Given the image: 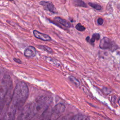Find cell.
Segmentation results:
<instances>
[{"label":"cell","instance_id":"cell-1","mask_svg":"<svg viewBox=\"0 0 120 120\" xmlns=\"http://www.w3.org/2000/svg\"><path fill=\"white\" fill-rule=\"evenodd\" d=\"M52 101L51 97L41 96L36 99L26 108L24 116L26 120H30L34 116L42 115L48 108Z\"/></svg>","mask_w":120,"mask_h":120},{"label":"cell","instance_id":"cell-2","mask_svg":"<svg viewBox=\"0 0 120 120\" xmlns=\"http://www.w3.org/2000/svg\"><path fill=\"white\" fill-rule=\"evenodd\" d=\"M29 88L26 83L21 82L16 84L11 98L10 106L17 110L23 107L29 96Z\"/></svg>","mask_w":120,"mask_h":120},{"label":"cell","instance_id":"cell-3","mask_svg":"<svg viewBox=\"0 0 120 120\" xmlns=\"http://www.w3.org/2000/svg\"><path fill=\"white\" fill-rule=\"evenodd\" d=\"M12 84V79L10 76L5 74L2 77L0 82V105H4V101L9 89Z\"/></svg>","mask_w":120,"mask_h":120},{"label":"cell","instance_id":"cell-4","mask_svg":"<svg viewBox=\"0 0 120 120\" xmlns=\"http://www.w3.org/2000/svg\"><path fill=\"white\" fill-rule=\"evenodd\" d=\"M65 106L61 103L55 105L45 120H58L65 110Z\"/></svg>","mask_w":120,"mask_h":120},{"label":"cell","instance_id":"cell-5","mask_svg":"<svg viewBox=\"0 0 120 120\" xmlns=\"http://www.w3.org/2000/svg\"><path fill=\"white\" fill-rule=\"evenodd\" d=\"M17 110L10 106L8 109L5 112L3 120H15Z\"/></svg>","mask_w":120,"mask_h":120},{"label":"cell","instance_id":"cell-6","mask_svg":"<svg viewBox=\"0 0 120 120\" xmlns=\"http://www.w3.org/2000/svg\"><path fill=\"white\" fill-rule=\"evenodd\" d=\"M112 42L110 39L107 37L103 38L99 43V47L102 49H107L110 48Z\"/></svg>","mask_w":120,"mask_h":120},{"label":"cell","instance_id":"cell-7","mask_svg":"<svg viewBox=\"0 0 120 120\" xmlns=\"http://www.w3.org/2000/svg\"><path fill=\"white\" fill-rule=\"evenodd\" d=\"M39 4L42 5L45 9H46L52 13H55L56 12V9L54 6L53 4L51 2L46 1H41L39 2Z\"/></svg>","mask_w":120,"mask_h":120},{"label":"cell","instance_id":"cell-8","mask_svg":"<svg viewBox=\"0 0 120 120\" xmlns=\"http://www.w3.org/2000/svg\"><path fill=\"white\" fill-rule=\"evenodd\" d=\"M33 33L35 38L40 40L43 41H50L52 40V38L48 35L41 33L37 30H34Z\"/></svg>","mask_w":120,"mask_h":120},{"label":"cell","instance_id":"cell-9","mask_svg":"<svg viewBox=\"0 0 120 120\" xmlns=\"http://www.w3.org/2000/svg\"><path fill=\"white\" fill-rule=\"evenodd\" d=\"M37 51L36 48L32 46H29L24 51V55L27 57H34L36 56Z\"/></svg>","mask_w":120,"mask_h":120},{"label":"cell","instance_id":"cell-10","mask_svg":"<svg viewBox=\"0 0 120 120\" xmlns=\"http://www.w3.org/2000/svg\"><path fill=\"white\" fill-rule=\"evenodd\" d=\"M54 19L55 22L60 24L61 25H63V26H64L65 27L70 28L71 27V24L69 22H68V21H67L65 19H63L60 17L56 16L54 18Z\"/></svg>","mask_w":120,"mask_h":120},{"label":"cell","instance_id":"cell-11","mask_svg":"<svg viewBox=\"0 0 120 120\" xmlns=\"http://www.w3.org/2000/svg\"><path fill=\"white\" fill-rule=\"evenodd\" d=\"M73 3L75 6L77 7H81L85 8H86L87 7L86 4L82 0H75L74 1Z\"/></svg>","mask_w":120,"mask_h":120},{"label":"cell","instance_id":"cell-12","mask_svg":"<svg viewBox=\"0 0 120 120\" xmlns=\"http://www.w3.org/2000/svg\"><path fill=\"white\" fill-rule=\"evenodd\" d=\"M99 38H100V35L98 33H94L93 34L92 38L90 39V43L91 45H93L95 40H98L99 39Z\"/></svg>","mask_w":120,"mask_h":120},{"label":"cell","instance_id":"cell-13","mask_svg":"<svg viewBox=\"0 0 120 120\" xmlns=\"http://www.w3.org/2000/svg\"><path fill=\"white\" fill-rule=\"evenodd\" d=\"M38 48L43 50L48 53H52V50L50 47L46 46V45H38Z\"/></svg>","mask_w":120,"mask_h":120},{"label":"cell","instance_id":"cell-14","mask_svg":"<svg viewBox=\"0 0 120 120\" xmlns=\"http://www.w3.org/2000/svg\"><path fill=\"white\" fill-rule=\"evenodd\" d=\"M88 4L91 7H92L93 8H94V9L98 10H101L102 8V7L100 5L96 4V3H91V2H89L88 3Z\"/></svg>","mask_w":120,"mask_h":120},{"label":"cell","instance_id":"cell-15","mask_svg":"<svg viewBox=\"0 0 120 120\" xmlns=\"http://www.w3.org/2000/svg\"><path fill=\"white\" fill-rule=\"evenodd\" d=\"M69 80L73 82L74 83L76 86H79L80 85V82L75 78L74 77H73V76H70L69 77Z\"/></svg>","mask_w":120,"mask_h":120},{"label":"cell","instance_id":"cell-16","mask_svg":"<svg viewBox=\"0 0 120 120\" xmlns=\"http://www.w3.org/2000/svg\"><path fill=\"white\" fill-rule=\"evenodd\" d=\"M75 28L77 30L80 31H83L85 30V28L84 26L82 25L80 23H78L76 26Z\"/></svg>","mask_w":120,"mask_h":120},{"label":"cell","instance_id":"cell-17","mask_svg":"<svg viewBox=\"0 0 120 120\" xmlns=\"http://www.w3.org/2000/svg\"><path fill=\"white\" fill-rule=\"evenodd\" d=\"M75 120H90L88 116L85 115H80L77 117Z\"/></svg>","mask_w":120,"mask_h":120},{"label":"cell","instance_id":"cell-18","mask_svg":"<svg viewBox=\"0 0 120 120\" xmlns=\"http://www.w3.org/2000/svg\"><path fill=\"white\" fill-rule=\"evenodd\" d=\"M97 22H98V23L99 25H102V24L103 23V22H104V20H103L102 18H100H100H98V19Z\"/></svg>","mask_w":120,"mask_h":120},{"label":"cell","instance_id":"cell-19","mask_svg":"<svg viewBox=\"0 0 120 120\" xmlns=\"http://www.w3.org/2000/svg\"><path fill=\"white\" fill-rule=\"evenodd\" d=\"M13 60H14L15 62H16V63H17L22 64V61H21V60L19 59H18V58H13Z\"/></svg>","mask_w":120,"mask_h":120},{"label":"cell","instance_id":"cell-20","mask_svg":"<svg viewBox=\"0 0 120 120\" xmlns=\"http://www.w3.org/2000/svg\"><path fill=\"white\" fill-rule=\"evenodd\" d=\"M3 106H4V105H0V114L1 113V111L3 107Z\"/></svg>","mask_w":120,"mask_h":120},{"label":"cell","instance_id":"cell-21","mask_svg":"<svg viewBox=\"0 0 120 120\" xmlns=\"http://www.w3.org/2000/svg\"><path fill=\"white\" fill-rule=\"evenodd\" d=\"M86 41L88 42H90V37H87L86 38Z\"/></svg>","mask_w":120,"mask_h":120},{"label":"cell","instance_id":"cell-22","mask_svg":"<svg viewBox=\"0 0 120 120\" xmlns=\"http://www.w3.org/2000/svg\"><path fill=\"white\" fill-rule=\"evenodd\" d=\"M118 8L119 10H120V5H119L118 6Z\"/></svg>","mask_w":120,"mask_h":120},{"label":"cell","instance_id":"cell-23","mask_svg":"<svg viewBox=\"0 0 120 120\" xmlns=\"http://www.w3.org/2000/svg\"><path fill=\"white\" fill-rule=\"evenodd\" d=\"M118 104L120 105V99H119V100H118Z\"/></svg>","mask_w":120,"mask_h":120},{"label":"cell","instance_id":"cell-24","mask_svg":"<svg viewBox=\"0 0 120 120\" xmlns=\"http://www.w3.org/2000/svg\"><path fill=\"white\" fill-rule=\"evenodd\" d=\"M9 0V1H13L14 0Z\"/></svg>","mask_w":120,"mask_h":120}]
</instances>
